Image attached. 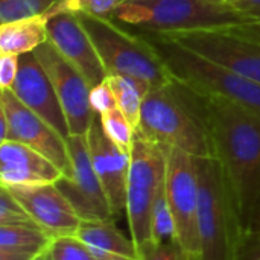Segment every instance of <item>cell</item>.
Returning a JSON list of instances; mask_svg holds the SVG:
<instances>
[{"label":"cell","mask_w":260,"mask_h":260,"mask_svg":"<svg viewBox=\"0 0 260 260\" xmlns=\"http://www.w3.org/2000/svg\"><path fill=\"white\" fill-rule=\"evenodd\" d=\"M11 90L21 104L53 126L59 134L64 137L70 136L67 119L52 81L35 58L34 52L20 56L18 75Z\"/></svg>","instance_id":"cell-16"},{"label":"cell","mask_w":260,"mask_h":260,"mask_svg":"<svg viewBox=\"0 0 260 260\" xmlns=\"http://www.w3.org/2000/svg\"><path fill=\"white\" fill-rule=\"evenodd\" d=\"M229 5L251 23H260V0H229Z\"/></svg>","instance_id":"cell-31"},{"label":"cell","mask_w":260,"mask_h":260,"mask_svg":"<svg viewBox=\"0 0 260 260\" xmlns=\"http://www.w3.org/2000/svg\"><path fill=\"white\" fill-rule=\"evenodd\" d=\"M76 236L98 260H139L136 242L131 236H125L113 219L82 221Z\"/></svg>","instance_id":"cell-18"},{"label":"cell","mask_w":260,"mask_h":260,"mask_svg":"<svg viewBox=\"0 0 260 260\" xmlns=\"http://www.w3.org/2000/svg\"><path fill=\"white\" fill-rule=\"evenodd\" d=\"M0 110L6 114L9 122V140H17L35 149L58 166L64 177H70L72 165L67 137L21 104L11 88L0 90Z\"/></svg>","instance_id":"cell-11"},{"label":"cell","mask_w":260,"mask_h":260,"mask_svg":"<svg viewBox=\"0 0 260 260\" xmlns=\"http://www.w3.org/2000/svg\"><path fill=\"white\" fill-rule=\"evenodd\" d=\"M49 15L40 14L0 23V53L21 56L49 41Z\"/></svg>","instance_id":"cell-19"},{"label":"cell","mask_w":260,"mask_h":260,"mask_svg":"<svg viewBox=\"0 0 260 260\" xmlns=\"http://www.w3.org/2000/svg\"><path fill=\"white\" fill-rule=\"evenodd\" d=\"M47 26L49 43L85 78L90 87L107 79L108 72L101 55L76 14L62 12L50 15Z\"/></svg>","instance_id":"cell-14"},{"label":"cell","mask_w":260,"mask_h":260,"mask_svg":"<svg viewBox=\"0 0 260 260\" xmlns=\"http://www.w3.org/2000/svg\"><path fill=\"white\" fill-rule=\"evenodd\" d=\"M20 67V56L0 53V90L11 88L15 82Z\"/></svg>","instance_id":"cell-30"},{"label":"cell","mask_w":260,"mask_h":260,"mask_svg":"<svg viewBox=\"0 0 260 260\" xmlns=\"http://www.w3.org/2000/svg\"><path fill=\"white\" fill-rule=\"evenodd\" d=\"M166 183V148L136 131L126 186V219L137 251L152 242V207Z\"/></svg>","instance_id":"cell-7"},{"label":"cell","mask_w":260,"mask_h":260,"mask_svg":"<svg viewBox=\"0 0 260 260\" xmlns=\"http://www.w3.org/2000/svg\"><path fill=\"white\" fill-rule=\"evenodd\" d=\"M41 256L26 251H15V250H5L0 248V260H38Z\"/></svg>","instance_id":"cell-32"},{"label":"cell","mask_w":260,"mask_h":260,"mask_svg":"<svg viewBox=\"0 0 260 260\" xmlns=\"http://www.w3.org/2000/svg\"><path fill=\"white\" fill-rule=\"evenodd\" d=\"M93 40L108 75H122L158 87L172 78L154 41L142 34H134L105 17L78 15Z\"/></svg>","instance_id":"cell-5"},{"label":"cell","mask_w":260,"mask_h":260,"mask_svg":"<svg viewBox=\"0 0 260 260\" xmlns=\"http://www.w3.org/2000/svg\"><path fill=\"white\" fill-rule=\"evenodd\" d=\"M107 81L113 90L116 107L126 116V119L137 129L140 122L143 99L151 88L137 79L122 75H108Z\"/></svg>","instance_id":"cell-20"},{"label":"cell","mask_w":260,"mask_h":260,"mask_svg":"<svg viewBox=\"0 0 260 260\" xmlns=\"http://www.w3.org/2000/svg\"><path fill=\"white\" fill-rule=\"evenodd\" d=\"M38 227L23 204L9 192V189L0 186V227Z\"/></svg>","instance_id":"cell-26"},{"label":"cell","mask_w":260,"mask_h":260,"mask_svg":"<svg viewBox=\"0 0 260 260\" xmlns=\"http://www.w3.org/2000/svg\"><path fill=\"white\" fill-rule=\"evenodd\" d=\"M111 18L149 38L251 23L221 0H125Z\"/></svg>","instance_id":"cell-3"},{"label":"cell","mask_w":260,"mask_h":260,"mask_svg":"<svg viewBox=\"0 0 260 260\" xmlns=\"http://www.w3.org/2000/svg\"><path fill=\"white\" fill-rule=\"evenodd\" d=\"M5 187V186H3ZM52 239L76 235L82 219L56 183L6 187Z\"/></svg>","instance_id":"cell-15"},{"label":"cell","mask_w":260,"mask_h":260,"mask_svg":"<svg viewBox=\"0 0 260 260\" xmlns=\"http://www.w3.org/2000/svg\"><path fill=\"white\" fill-rule=\"evenodd\" d=\"M166 197L175 227V242L187 254H200L198 204L200 177L197 157L166 148Z\"/></svg>","instance_id":"cell-8"},{"label":"cell","mask_w":260,"mask_h":260,"mask_svg":"<svg viewBox=\"0 0 260 260\" xmlns=\"http://www.w3.org/2000/svg\"><path fill=\"white\" fill-rule=\"evenodd\" d=\"M184 251L175 242H149L139 251V260H183Z\"/></svg>","instance_id":"cell-27"},{"label":"cell","mask_w":260,"mask_h":260,"mask_svg":"<svg viewBox=\"0 0 260 260\" xmlns=\"http://www.w3.org/2000/svg\"><path fill=\"white\" fill-rule=\"evenodd\" d=\"M52 238L40 227H0V248L26 251L43 256L50 247Z\"/></svg>","instance_id":"cell-21"},{"label":"cell","mask_w":260,"mask_h":260,"mask_svg":"<svg viewBox=\"0 0 260 260\" xmlns=\"http://www.w3.org/2000/svg\"><path fill=\"white\" fill-rule=\"evenodd\" d=\"M99 119H101V125H102V129L107 134V137L114 145H117L122 151L131 154L136 128L126 119V116L117 107H114L110 111L101 114Z\"/></svg>","instance_id":"cell-22"},{"label":"cell","mask_w":260,"mask_h":260,"mask_svg":"<svg viewBox=\"0 0 260 260\" xmlns=\"http://www.w3.org/2000/svg\"><path fill=\"white\" fill-rule=\"evenodd\" d=\"M204 94L213 157L224 171L247 232L260 210V114L227 99Z\"/></svg>","instance_id":"cell-1"},{"label":"cell","mask_w":260,"mask_h":260,"mask_svg":"<svg viewBox=\"0 0 260 260\" xmlns=\"http://www.w3.org/2000/svg\"><path fill=\"white\" fill-rule=\"evenodd\" d=\"M90 104L96 114H104L116 107V99L108 81H102L101 84L91 87L90 90Z\"/></svg>","instance_id":"cell-28"},{"label":"cell","mask_w":260,"mask_h":260,"mask_svg":"<svg viewBox=\"0 0 260 260\" xmlns=\"http://www.w3.org/2000/svg\"><path fill=\"white\" fill-rule=\"evenodd\" d=\"M200 177L198 235L203 260H236L245 233L242 219L216 157H197Z\"/></svg>","instance_id":"cell-4"},{"label":"cell","mask_w":260,"mask_h":260,"mask_svg":"<svg viewBox=\"0 0 260 260\" xmlns=\"http://www.w3.org/2000/svg\"><path fill=\"white\" fill-rule=\"evenodd\" d=\"M46 256L50 260H98L76 235L52 239Z\"/></svg>","instance_id":"cell-25"},{"label":"cell","mask_w":260,"mask_h":260,"mask_svg":"<svg viewBox=\"0 0 260 260\" xmlns=\"http://www.w3.org/2000/svg\"><path fill=\"white\" fill-rule=\"evenodd\" d=\"M151 40L172 75L203 93L227 99L260 114V82L216 66L169 38L155 37Z\"/></svg>","instance_id":"cell-6"},{"label":"cell","mask_w":260,"mask_h":260,"mask_svg":"<svg viewBox=\"0 0 260 260\" xmlns=\"http://www.w3.org/2000/svg\"><path fill=\"white\" fill-rule=\"evenodd\" d=\"M221 2H227V3H229V0H221Z\"/></svg>","instance_id":"cell-38"},{"label":"cell","mask_w":260,"mask_h":260,"mask_svg":"<svg viewBox=\"0 0 260 260\" xmlns=\"http://www.w3.org/2000/svg\"><path fill=\"white\" fill-rule=\"evenodd\" d=\"M62 177L61 169L35 149L17 140L0 143V186L17 187L56 183Z\"/></svg>","instance_id":"cell-17"},{"label":"cell","mask_w":260,"mask_h":260,"mask_svg":"<svg viewBox=\"0 0 260 260\" xmlns=\"http://www.w3.org/2000/svg\"><path fill=\"white\" fill-rule=\"evenodd\" d=\"M236 260H260V229H250L244 233Z\"/></svg>","instance_id":"cell-29"},{"label":"cell","mask_w":260,"mask_h":260,"mask_svg":"<svg viewBox=\"0 0 260 260\" xmlns=\"http://www.w3.org/2000/svg\"><path fill=\"white\" fill-rule=\"evenodd\" d=\"M120 2H125V0H120Z\"/></svg>","instance_id":"cell-39"},{"label":"cell","mask_w":260,"mask_h":260,"mask_svg":"<svg viewBox=\"0 0 260 260\" xmlns=\"http://www.w3.org/2000/svg\"><path fill=\"white\" fill-rule=\"evenodd\" d=\"M61 0H0V23L47 14Z\"/></svg>","instance_id":"cell-24"},{"label":"cell","mask_w":260,"mask_h":260,"mask_svg":"<svg viewBox=\"0 0 260 260\" xmlns=\"http://www.w3.org/2000/svg\"><path fill=\"white\" fill-rule=\"evenodd\" d=\"M38 260H50V259H49V257L46 256V253H44V254H43V256H41V257H40Z\"/></svg>","instance_id":"cell-37"},{"label":"cell","mask_w":260,"mask_h":260,"mask_svg":"<svg viewBox=\"0 0 260 260\" xmlns=\"http://www.w3.org/2000/svg\"><path fill=\"white\" fill-rule=\"evenodd\" d=\"M67 148L72 174L56 181L58 187L69 198L82 221H114L107 195L91 165L87 137L69 136Z\"/></svg>","instance_id":"cell-12"},{"label":"cell","mask_w":260,"mask_h":260,"mask_svg":"<svg viewBox=\"0 0 260 260\" xmlns=\"http://www.w3.org/2000/svg\"><path fill=\"white\" fill-rule=\"evenodd\" d=\"M136 131L165 148L213 155L206 94L175 75L146 93Z\"/></svg>","instance_id":"cell-2"},{"label":"cell","mask_w":260,"mask_h":260,"mask_svg":"<svg viewBox=\"0 0 260 260\" xmlns=\"http://www.w3.org/2000/svg\"><path fill=\"white\" fill-rule=\"evenodd\" d=\"M9 136H11V129H9L8 117H6V114L0 110V143L9 140Z\"/></svg>","instance_id":"cell-34"},{"label":"cell","mask_w":260,"mask_h":260,"mask_svg":"<svg viewBox=\"0 0 260 260\" xmlns=\"http://www.w3.org/2000/svg\"><path fill=\"white\" fill-rule=\"evenodd\" d=\"M43 66L64 110L70 136H85L94 119L99 116L90 104L91 87L85 78L47 41L34 50Z\"/></svg>","instance_id":"cell-10"},{"label":"cell","mask_w":260,"mask_h":260,"mask_svg":"<svg viewBox=\"0 0 260 260\" xmlns=\"http://www.w3.org/2000/svg\"><path fill=\"white\" fill-rule=\"evenodd\" d=\"M236 30H239L241 34L256 40V41H260V23H247V24H239V26H235Z\"/></svg>","instance_id":"cell-33"},{"label":"cell","mask_w":260,"mask_h":260,"mask_svg":"<svg viewBox=\"0 0 260 260\" xmlns=\"http://www.w3.org/2000/svg\"><path fill=\"white\" fill-rule=\"evenodd\" d=\"M251 229H260V210L257 216H256V219H254V222H253V225H251Z\"/></svg>","instance_id":"cell-36"},{"label":"cell","mask_w":260,"mask_h":260,"mask_svg":"<svg viewBox=\"0 0 260 260\" xmlns=\"http://www.w3.org/2000/svg\"><path fill=\"white\" fill-rule=\"evenodd\" d=\"M184 49L260 82V41H256L233 27L201 29L165 37Z\"/></svg>","instance_id":"cell-9"},{"label":"cell","mask_w":260,"mask_h":260,"mask_svg":"<svg viewBox=\"0 0 260 260\" xmlns=\"http://www.w3.org/2000/svg\"><path fill=\"white\" fill-rule=\"evenodd\" d=\"M93 169L107 195L113 218L125 215L131 154L114 145L102 129L99 116L85 134Z\"/></svg>","instance_id":"cell-13"},{"label":"cell","mask_w":260,"mask_h":260,"mask_svg":"<svg viewBox=\"0 0 260 260\" xmlns=\"http://www.w3.org/2000/svg\"><path fill=\"white\" fill-rule=\"evenodd\" d=\"M183 260H203L201 259V256H195V254H184V259Z\"/></svg>","instance_id":"cell-35"},{"label":"cell","mask_w":260,"mask_h":260,"mask_svg":"<svg viewBox=\"0 0 260 260\" xmlns=\"http://www.w3.org/2000/svg\"><path fill=\"white\" fill-rule=\"evenodd\" d=\"M120 0H61L55 8H52L47 15L72 12L76 15H94L111 18L114 9Z\"/></svg>","instance_id":"cell-23"}]
</instances>
